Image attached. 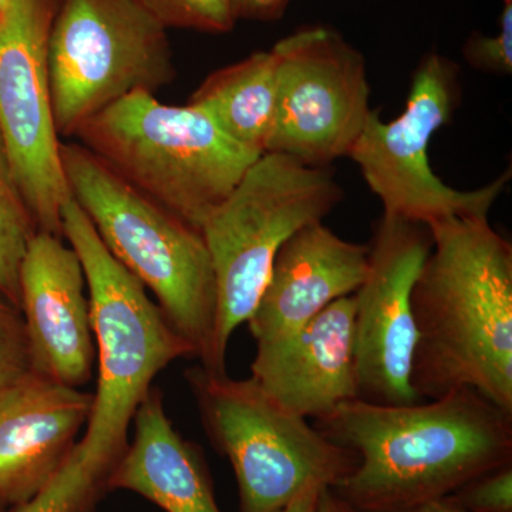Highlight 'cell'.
Returning <instances> with one entry per match:
<instances>
[{
  "label": "cell",
  "mask_w": 512,
  "mask_h": 512,
  "mask_svg": "<svg viewBox=\"0 0 512 512\" xmlns=\"http://www.w3.org/2000/svg\"><path fill=\"white\" fill-rule=\"evenodd\" d=\"M318 429L356 454L333 490L365 512H412L512 461V413L473 389L410 406L348 400Z\"/></svg>",
  "instance_id": "1"
},
{
  "label": "cell",
  "mask_w": 512,
  "mask_h": 512,
  "mask_svg": "<svg viewBox=\"0 0 512 512\" xmlns=\"http://www.w3.org/2000/svg\"><path fill=\"white\" fill-rule=\"evenodd\" d=\"M412 303V387L420 402L473 389L512 413V247L488 215L429 225Z\"/></svg>",
  "instance_id": "2"
},
{
  "label": "cell",
  "mask_w": 512,
  "mask_h": 512,
  "mask_svg": "<svg viewBox=\"0 0 512 512\" xmlns=\"http://www.w3.org/2000/svg\"><path fill=\"white\" fill-rule=\"evenodd\" d=\"M60 160L73 200L110 254L153 292L201 366L227 373L215 359L217 286L201 229L131 187L83 144L62 141Z\"/></svg>",
  "instance_id": "3"
},
{
  "label": "cell",
  "mask_w": 512,
  "mask_h": 512,
  "mask_svg": "<svg viewBox=\"0 0 512 512\" xmlns=\"http://www.w3.org/2000/svg\"><path fill=\"white\" fill-rule=\"evenodd\" d=\"M62 220L63 238L79 255L86 276L99 365L92 413L79 446L92 463L111 471L128 446V426L154 377L194 352L144 285L110 254L73 197L64 204Z\"/></svg>",
  "instance_id": "4"
},
{
  "label": "cell",
  "mask_w": 512,
  "mask_h": 512,
  "mask_svg": "<svg viewBox=\"0 0 512 512\" xmlns=\"http://www.w3.org/2000/svg\"><path fill=\"white\" fill-rule=\"evenodd\" d=\"M76 138L136 190L201 229L262 154L227 136L205 111L130 94Z\"/></svg>",
  "instance_id": "5"
},
{
  "label": "cell",
  "mask_w": 512,
  "mask_h": 512,
  "mask_svg": "<svg viewBox=\"0 0 512 512\" xmlns=\"http://www.w3.org/2000/svg\"><path fill=\"white\" fill-rule=\"evenodd\" d=\"M342 200V187L325 167L265 153L208 215L201 232L217 286L215 359L222 372L229 339L254 313L279 249Z\"/></svg>",
  "instance_id": "6"
},
{
  "label": "cell",
  "mask_w": 512,
  "mask_h": 512,
  "mask_svg": "<svg viewBox=\"0 0 512 512\" xmlns=\"http://www.w3.org/2000/svg\"><path fill=\"white\" fill-rule=\"evenodd\" d=\"M187 377L208 436L234 468L239 512L278 511L306 485L336 488L355 470L352 450L289 412L251 377L235 380L202 366Z\"/></svg>",
  "instance_id": "7"
},
{
  "label": "cell",
  "mask_w": 512,
  "mask_h": 512,
  "mask_svg": "<svg viewBox=\"0 0 512 512\" xmlns=\"http://www.w3.org/2000/svg\"><path fill=\"white\" fill-rule=\"evenodd\" d=\"M167 30L134 0H59L47 45L59 136H76L130 94L173 83Z\"/></svg>",
  "instance_id": "8"
},
{
  "label": "cell",
  "mask_w": 512,
  "mask_h": 512,
  "mask_svg": "<svg viewBox=\"0 0 512 512\" xmlns=\"http://www.w3.org/2000/svg\"><path fill=\"white\" fill-rule=\"evenodd\" d=\"M458 77L453 60L439 53L424 56L403 113L386 123L372 110L350 150L349 157L382 201L384 215L426 227L451 217L488 215L507 187L510 170L478 190L458 191L431 168V137L451 120L461 100Z\"/></svg>",
  "instance_id": "9"
},
{
  "label": "cell",
  "mask_w": 512,
  "mask_h": 512,
  "mask_svg": "<svg viewBox=\"0 0 512 512\" xmlns=\"http://www.w3.org/2000/svg\"><path fill=\"white\" fill-rule=\"evenodd\" d=\"M271 50L278 99L265 153L311 167L349 157L372 113L362 53L323 25L295 30Z\"/></svg>",
  "instance_id": "10"
},
{
  "label": "cell",
  "mask_w": 512,
  "mask_h": 512,
  "mask_svg": "<svg viewBox=\"0 0 512 512\" xmlns=\"http://www.w3.org/2000/svg\"><path fill=\"white\" fill-rule=\"evenodd\" d=\"M59 0H10L0 10V134L39 231L63 238L72 197L64 177L47 45Z\"/></svg>",
  "instance_id": "11"
},
{
  "label": "cell",
  "mask_w": 512,
  "mask_h": 512,
  "mask_svg": "<svg viewBox=\"0 0 512 512\" xmlns=\"http://www.w3.org/2000/svg\"><path fill=\"white\" fill-rule=\"evenodd\" d=\"M433 248L429 227L384 215L355 296L357 399L386 406L420 403L412 387L417 329L414 284Z\"/></svg>",
  "instance_id": "12"
},
{
  "label": "cell",
  "mask_w": 512,
  "mask_h": 512,
  "mask_svg": "<svg viewBox=\"0 0 512 512\" xmlns=\"http://www.w3.org/2000/svg\"><path fill=\"white\" fill-rule=\"evenodd\" d=\"M30 370L67 386L89 382L96 362L86 276L62 237L37 231L19 272Z\"/></svg>",
  "instance_id": "13"
},
{
  "label": "cell",
  "mask_w": 512,
  "mask_h": 512,
  "mask_svg": "<svg viewBox=\"0 0 512 512\" xmlns=\"http://www.w3.org/2000/svg\"><path fill=\"white\" fill-rule=\"evenodd\" d=\"M93 394L29 370L0 390V504L29 501L63 467Z\"/></svg>",
  "instance_id": "14"
},
{
  "label": "cell",
  "mask_w": 512,
  "mask_h": 512,
  "mask_svg": "<svg viewBox=\"0 0 512 512\" xmlns=\"http://www.w3.org/2000/svg\"><path fill=\"white\" fill-rule=\"evenodd\" d=\"M251 379L289 412L325 420L357 399L355 296L330 303L308 325L256 346Z\"/></svg>",
  "instance_id": "15"
},
{
  "label": "cell",
  "mask_w": 512,
  "mask_h": 512,
  "mask_svg": "<svg viewBox=\"0 0 512 512\" xmlns=\"http://www.w3.org/2000/svg\"><path fill=\"white\" fill-rule=\"evenodd\" d=\"M369 247L346 241L323 222L299 229L279 249L271 276L248 319L256 346L292 335L365 281Z\"/></svg>",
  "instance_id": "16"
},
{
  "label": "cell",
  "mask_w": 512,
  "mask_h": 512,
  "mask_svg": "<svg viewBox=\"0 0 512 512\" xmlns=\"http://www.w3.org/2000/svg\"><path fill=\"white\" fill-rule=\"evenodd\" d=\"M136 433L107 477V490L143 495L165 512H221L200 450L174 429L150 390L134 414Z\"/></svg>",
  "instance_id": "17"
},
{
  "label": "cell",
  "mask_w": 512,
  "mask_h": 512,
  "mask_svg": "<svg viewBox=\"0 0 512 512\" xmlns=\"http://www.w3.org/2000/svg\"><path fill=\"white\" fill-rule=\"evenodd\" d=\"M278 67L274 52H256L212 72L190 104L208 114L242 147L264 154L274 127Z\"/></svg>",
  "instance_id": "18"
},
{
  "label": "cell",
  "mask_w": 512,
  "mask_h": 512,
  "mask_svg": "<svg viewBox=\"0 0 512 512\" xmlns=\"http://www.w3.org/2000/svg\"><path fill=\"white\" fill-rule=\"evenodd\" d=\"M37 225L0 134V295L20 311L19 272Z\"/></svg>",
  "instance_id": "19"
},
{
  "label": "cell",
  "mask_w": 512,
  "mask_h": 512,
  "mask_svg": "<svg viewBox=\"0 0 512 512\" xmlns=\"http://www.w3.org/2000/svg\"><path fill=\"white\" fill-rule=\"evenodd\" d=\"M109 474L84 456L77 443L56 476L35 497L9 512H90L97 497L107 491Z\"/></svg>",
  "instance_id": "20"
},
{
  "label": "cell",
  "mask_w": 512,
  "mask_h": 512,
  "mask_svg": "<svg viewBox=\"0 0 512 512\" xmlns=\"http://www.w3.org/2000/svg\"><path fill=\"white\" fill-rule=\"evenodd\" d=\"M165 29L231 32L239 20L238 0H134Z\"/></svg>",
  "instance_id": "21"
},
{
  "label": "cell",
  "mask_w": 512,
  "mask_h": 512,
  "mask_svg": "<svg viewBox=\"0 0 512 512\" xmlns=\"http://www.w3.org/2000/svg\"><path fill=\"white\" fill-rule=\"evenodd\" d=\"M29 370L30 353L22 313L0 295V390Z\"/></svg>",
  "instance_id": "22"
},
{
  "label": "cell",
  "mask_w": 512,
  "mask_h": 512,
  "mask_svg": "<svg viewBox=\"0 0 512 512\" xmlns=\"http://www.w3.org/2000/svg\"><path fill=\"white\" fill-rule=\"evenodd\" d=\"M463 56L481 72L511 74L512 72V0H503L500 32L497 36L471 33L463 46Z\"/></svg>",
  "instance_id": "23"
},
{
  "label": "cell",
  "mask_w": 512,
  "mask_h": 512,
  "mask_svg": "<svg viewBox=\"0 0 512 512\" xmlns=\"http://www.w3.org/2000/svg\"><path fill=\"white\" fill-rule=\"evenodd\" d=\"M446 498L470 512H512V464L474 478Z\"/></svg>",
  "instance_id": "24"
},
{
  "label": "cell",
  "mask_w": 512,
  "mask_h": 512,
  "mask_svg": "<svg viewBox=\"0 0 512 512\" xmlns=\"http://www.w3.org/2000/svg\"><path fill=\"white\" fill-rule=\"evenodd\" d=\"M291 0H238L239 19L272 22L284 15Z\"/></svg>",
  "instance_id": "25"
},
{
  "label": "cell",
  "mask_w": 512,
  "mask_h": 512,
  "mask_svg": "<svg viewBox=\"0 0 512 512\" xmlns=\"http://www.w3.org/2000/svg\"><path fill=\"white\" fill-rule=\"evenodd\" d=\"M325 488L328 487L322 484L306 485L288 504L275 512H320V495Z\"/></svg>",
  "instance_id": "26"
},
{
  "label": "cell",
  "mask_w": 512,
  "mask_h": 512,
  "mask_svg": "<svg viewBox=\"0 0 512 512\" xmlns=\"http://www.w3.org/2000/svg\"><path fill=\"white\" fill-rule=\"evenodd\" d=\"M320 512H365L340 497L333 488H325L320 495Z\"/></svg>",
  "instance_id": "27"
},
{
  "label": "cell",
  "mask_w": 512,
  "mask_h": 512,
  "mask_svg": "<svg viewBox=\"0 0 512 512\" xmlns=\"http://www.w3.org/2000/svg\"><path fill=\"white\" fill-rule=\"evenodd\" d=\"M412 512H470L466 508L460 507V505L453 503L448 498H441V500L430 501L417 507Z\"/></svg>",
  "instance_id": "28"
},
{
  "label": "cell",
  "mask_w": 512,
  "mask_h": 512,
  "mask_svg": "<svg viewBox=\"0 0 512 512\" xmlns=\"http://www.w3.org/2000/svg\"><path fill=\"white\" fill-rule=\"evenodd\" d=\"M9 2L10 0H0V10L5 8V6L8 5Z\"/></svg>",
  "instance_id": "29"
},
{
  "label": "cell",
  "mask_w": 512,
  "mask_h": 512,
  "mask_svg": "<svg viewBox=\"0 0 512 512\" xmlns=\"http://www.w3.org/2000/svg\"><path fill=\"white\" fill-rule=\"evenodd\" d=\"M10 508L6 505L0 504V512H9Z\"/></svg>",
  "instance_id": "30"
}]
</instances>
